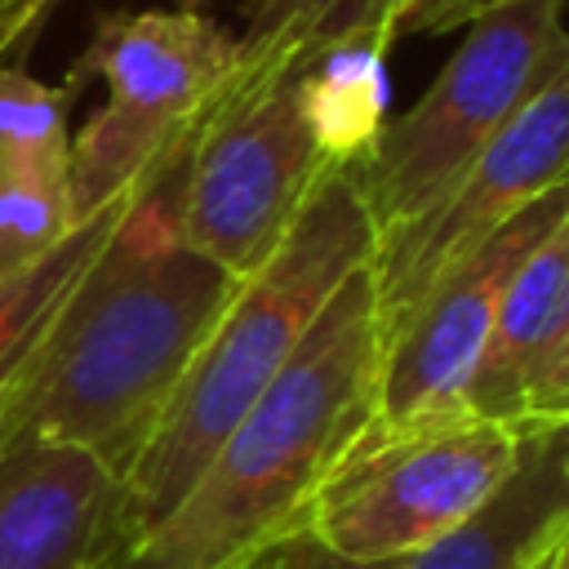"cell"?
<instances>
[{
    "label": "cell",
    "instance_id": "6da1fadb",
    "mask_svg": "<svg viewBox=\"0 0 569 569\" xmlns=\"http://www.w3.org/2000/svg\"><path fill=\"white\" fill-rule=\"evenodd\" d=\"M182 156L138 182L53 325L0 387V453L31 440L76 445L124 480L147 445L236 284L178 236Z\"/></svg>",
    "mask_w": 569,
    "mask_h": 569
},
{
    "label": "cell",
    "instance_id": "7a4b0ae2",
    "mask_svg": "<svg viewBox=\"0 0 569 569\" xmlns=\"http://www.w3.org/2000/svg\"><path fill=\"white\" fill-rule=\"evenodd\" d=\"M382 316L373 262L325 302L289 365L236 418L182 498L111 569H262L307 538L329 476L373 418Z\"/></svg>",
    "mask_w": 569,
    "mask_h": 569
},
{
    "label": "cell",
    "instance_id": "3957f363",
    "mask_svg": "<svg viewBox=\"0 0 569 569\" xmlns=\"http://www.w3.org/2000/svg\"><path fill=\"white\" fill-rule=\"evenodd\" d=\"M373 249L378 231L365 209L356 164L325 169L271 253L236 276L227 302L191 351L160 422L129 462L120 480L124 547L156 520H164L213 445L289 365L342 280L373 262Z\"/></svg>",
    "mask_w": 569,
    "mask_h": 569
},
{
    "label": "cell",
    "instance_id": "277c9868",
    "mask_svg": "<svg viewBox=\"0 0 569 569\" xmlns=\"http://www.w3.org/2000/svg\"><path fill=\"white\" fill-rule=\"evenodd\" d=\"M560 67H569L565 0H507L476 13L436 80L413 107L387 116L356 164L378 240L427 213Z\"/></svg>",
    "mask_w": 569,
    "mask_h": 569
},
{
    "label": "cell",
    "instance_id": "5b68a950",
    "mask_svg": "<svg viewBox=\"0 0 569 569\" xmlns=\"http://www.w3.org/2000/svg\"><path fill=\"white\" fill-rule=\"evenodd\" d=\"M231 62L236 36L196 4L102 13L62 80L71 93L84 80L107 84V102L71 133V213L89 218L187 151Z\"/></svg>",
    "mask_w": 569,
    "mask_h": 569
},
{
    "label": "cell",
    "instance_id": "8992f818",
    "mask_svg": "<svg viewBox=\"0 0 569 569\" xmlns=\"http://www.w3.org/2000/svg\"><path fill=\"white\" fill-rule=\"evenodd\" d=\"M333 169L302 120L293 67L231 76L200 116L178 173V236L227 276L258 267Z\"/></svg>",
    "mask_w": 569,
    "mask_h": 569
},
{
    "label": "cell",
    "instance_id": "52a82bcc",
    "mask_svg": "<svg viewBox=\"0 0 569 569\" xmlns=\"http://www.w3.org/2000/svg\"><path fill=\"white\" fill-rule=\"evenodd\" d=\"M525 436L471 413L356 440L316 498L307 538L351 565H396L462 525L520 462Z\"/></svg>",
    "mask_w": 569,
    "mask_h": 569
},
{
    "label": "cell",
    "instance_id": "ba28073f",
    "mask_svg": "<svg viewBox=\"0 0 569 569\" xmlns=\"http://www.w3.org/2000/svg\"><path fill=\"white\" fill-rule=\"evenodd\" d=\"M569 169V67L551 71L542 89L507 120V129L471 160V169L409 227L373 249V284L382 338L418 307V298L507 227L525 204L565 187Z\"/></svg>",
    "mask_w": 569,
    "mask_h": 569
},
{
    "label": "cell",
    "instance_id": "9c48e42d",
    "mask_svg": "<svg viewBox=\"0 0 569 569\" xmlns=\"http://www.w3.org/2000/svg\"><path fill=\"white\" fill-rule=\"evenodd\" d=\"M565 218H569V187H551L418 298V307L382 338L373 418L360 440L413 431L462 413L471 369L485 351L511 271Z\"/></svg>",
    "mask_w": 569,
    "mask_h": 569
},
{
    "label": "cell",
    "instance_id": "30bf717a",
    "mask_svg": "<svg viewBox=\"0 0 569 569\" xmlns=\"http://www.w3.org/2000/svg\"><path fill=\"white\" fill-rule=\"evenodd\" d=\"M462 413L516 436L569 427V218L511 271Z\"/></svg>",
    "mask_w": 569,
    "mask_h": 569
},
{
    "label": "cell",
    "instance_id": "8fae6325",
    "mask_svg": "<svg viewBox=\"0 0 569 569\" xmlns=\"http://www.w3.org/2000/svg\"><path fill=\"white\" fill-rule=\"evenodd\" d=\"M124 547L120 476L76 445L0 453V569H111Z\"/></svg>",
    "mask_w": 569,
    "mask_h": 569
},
{
    "label": "cell",
    "instance_id": "7c38bea8",
    "mask_svg": "<svg viewBox=\"0 0 569 569\" xmlns=\"http://www.w3.org/2000/svg\"><path fill=\"white\" fill-rule=\"evenodd\" d=\"M569 542V427L525 436L516 471L449 533L382 569H533Z\"/></svg>",
    "mask_w": 569,
    "mask_h": 569
},
{
    "label": "cell",
    "instance_id": "4fadbf2b",
    "mask_svg": "<svg viewBox=\"0 0 569 569\" xmlns=\"http://www.w3.org/2000/svg\"><path fill=\"white\" fill-rule=\"evenodd\" d=\"M387 49H391V36L351 31L311 49L293 67L302 120L316 138L320 160L333 169L360 164L387 124V102H391Z\"/></svg>",
    "mask_w": 569,
    "mask_h": 569
},
{
    "label": "cell",
    "instance_id": "5bb4252c",
    "mask_svg": "<svg viewBox=\"0 0 569 569\" xmlns=\"http://www.w3.org/2000/svg\"><path fill=\"white\" fill-rule=\"evenodd\" d=\"M133 191L138 187H129L124 196L107 200L89 218H80L71 227V236L58 240L36 262H27V267H0V387L18 373V365L27 360V351L53 325V316L67 302L71 284L98 258V249L116 231V222H120V213H124V204H129Z\"/></svg>",
    "mask_w": 569,
    "mask_h": 569
},
{
    "label": "cell",
    "instance_id": "9a60e30c",
    "mask_svg": "<svg viewBox=\"0 0 569 569\" xmlns=\"http://www.w3.org/2000/svg\"><path fill=\"white\" fill-rule=\"evenodd\" d=\"M396 4L400 0H249L231 76L289 71L311 49L351 31H382L396 44Z\"/></svg>",
    "mask_w": 569,
    "mask_h": 569
},
{
    "label": "cell",
    "instance_id": "2e32d148",
    "mask_svg": "<svg viewBox=\"0 0 569 569\" xmlns=\"http://www.w3.org/2000/svg\"><path fill=\"white\" fill-rule=\"evenodd\" d=\"M76 93L67 84H44L27 67L0 58V164L31 169H67L71 129L67 102Z\"/></svg>",
    "mask_w": 569,
    "mask_h": 569
},
{
    "label": "cell",
    "instance_id": "e0dca14e",
    "mask_svg": "<svg viewBox=\"0 0 569 569\" xmlns=\"http://www.w3.org/2000/svg\"><path fill=\"white\" fill-rule=\"evenodd\" d=\"M67 169L0 164V267H27L71 236Z\"/></svg>",
    "mask_w": 569,
    "mask_h": 569
},
{
    "label": "cell",
    "instance_id": "ac0fdd59",
    "mask_svg": "<svg viewBox=\"0 0 569 569\" xmlns=\"http://www.w3.org/2000/svg\"><path fill=\"white\" fill-rule=\"evenodd\" d=\"M493 0H400L396 4V40L405 36H445L462 31Z\"/></svg>",
    "mask_w": 569,
    "mask_h": 569
},
{
    "label": "cell",
    "instance_id": "d6986e66",
    "mask_svg": "<svg viewBox=\"0 0 569 569\" xmlns=\"http://www.w3.org/2000/svg\"><path fill=\"white\" fill-rule=\"evenodd\" d=\"M58 0H0V58L18 49L53 9Z\"/></svg>",
    "mask_w": 569,
    "mask_h": 569
},
{
    "label": "cell",
    "instance_id": "ffe728a7",
    "mask_svg": "<svg viewBox=\"0 0 569 569\" xmlns=\"http://www.w3.org/2000/svg\"><path fill=\"white\" fill-rule=\"evenodd\" d=\"M276 560H280L284 569H382V565H351V560H338V556H329L325 547H316L311 538L289 542Z\"/></svg>",
    "mask_w": 569,
    "mask_h": 569
},
{
    "label": "cell",
    "instance_id": "44dd1931",
    "mask_svg": "<svg viewBox=\"0 0 569 569\" xmlns=\"http://www.w3.org/2000/svg\"><path fill=\"white\" fill-rule=\"evenodd\" d=\"M533 569H569V542H556V547H551Z\"/></svg>",
    "mask_w": 569,
    "mask_h": 569
},
{
    "label": "cell",
    "instance_id": "7402d4cb",
    "mask_svg": "<svg viewBox=\"0 0 569 569\" xmlns=\"http://www.w3.org/2000/svg\"><path fill=\"white\" fill-rule=\"evenodd\" d=\"M262 569H284V565H280V560H276V556H271V560H267V565H262Z\"/></svg>",
    "mask_w": 569,
    "mask_h": 569
}]
</instances>
